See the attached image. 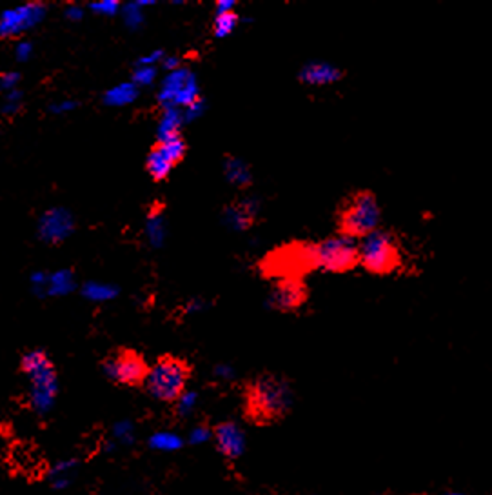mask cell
<instances>
[{
    "instance_id": "obj_1",
    "label": "cell",
    "mask_w": 492,
    "mask_h": 495,
    "mask_svg": "<svg viewBox=\"0 0 492 495\" xmlns=\"http://www.w3.org/2000/svg\"><path fill=\"white\" fill-rule=\"evenodd\" d=\"M291 406V386L272 373L258 375L242 390L244 417L254 426L278 425L289 415Z\"/></svg>"
},
{
    "instance_id": "obj_2",
    "label": "cell",
    "mask_w": 492,
    "mask_h": 495,
    "mask_svg": "<svg viewBox=\"0 0 492 495\" xmlns=\"http://www.w3.org/2000/svg\"><path fill=\"white\" fill-rule=\"evenodd\" d=\"M260 274L278 281H304L305 275L320 268L316 242L293 241L269 251L258 262Z\"/></svg>"
},
{
    "instance_id": "obj_3",
    "label": "cell",
    "mask_w": 492,
    "mask_h": 495,
    "mask_svg": "<svg viewBox=\"0 0 492 495\" xmlns=\"http://www.w3.org/2000/svg\"><path fill=\"white\" fill-rule=\"evenodd\" d=\"M20 368L28 377L31 410L38 415L49 414L58 395V377L51 359L44 349H31L24 354Z\"/></svg>"
},
{
    "instance_id": "obj_4",
    "label": "cell",
    "mask_w": 492,
    "mask_h": 495,
    "mask_svg": "<svg viewBox=\"0 0 492 495\" xmlns=\"http://www.w3.org/2000/svg\"><path fill=\"white\" fill-rule=\"evenodd\" d=\"M191 377L192 368L186 359L162 355L149 368L144 386L156 401L173 404L186 395Z\"/></svg>"
},
{
    "instance_id": "obj_5",
    "label": "cell",
    "mask_w": 492,
    "mask_h": 495,
    "mask_svg": "<svg viewBox=\"0 0 492 495\" xmlns=\"http://www.w3.org/2000/svg\"><path fill=\"white\" fill-rule=\"evenodd\" d=\"M380 206L372 191H356L347 198L340 207L336 219V230L347 239H363L378 230L380 224Z\"/></svg>"
},
{
    "instance_id": "obj_6",
    "label": "cell",
    "mask_w": 492,
    "mask_h": 495,
    "mask_svg": "<svg viewBox=\"0 0 492 495\" xmlns=\"http://www.w3.org/2000/svg\"><path fill=\"white\" fill-rule=\"evenodd\" d=\"M360 266L367 274L385 277L396 274L403 266V253L398 241L389 231L376 230L358 242Z\"/></svg>"
},
{
    "instance_id": "obj_7",
    "label": "cell",
    "mask_w": 492,
    "mask_h": 495,
    "mask_svg": "<svg viewBox=\"0 0 492 495\" xmlns=\"http://www.w3.org/2000/svg\"><path fill=\"white\" fill-rule=\"evenodd\" d=\"M149 364L138 352L129 348H120L104 361V372L117 384L138 388L146 384Z\"/></svg>"
},
{
    "instance_id": "obj_8",
    "label": "cell",
    "mask_w": 492,
    "mask_h": 495,
    "mask_svg": "<svg viewBox=\"0 0 492 495\" xmlns=\"http://www.w3.org/2000/svg\"><path fill=\"white\" fill-rule=\"evenodd\" d=\"M320 268L331 274H347L360 266V248L358 241L347 237H331L318 242Z\"/></svg>"
},
{
    "instance_id": "obj_9",
    "label": "cell",
    "mask_w": 492,
    "mask_h": 495,
    "mask_svg": "<svg viewBox=\"0 0 492 495\" xmlns=\"http://www.w3.org/2000/svg\"><path fill=\"white\" fill-rule=\"evenodd\" d=\"M158 100L164 104V108H189L195 102L200 100V91H198L197 79L189 70L169 71L160 88Z\"/></svg>"
},
{
    "instance_id": "obj_10",
    "label": "cell",
    "mask_w": 492,
    "mask_h": 495,
    "mask_svg": "<svg viewBox=\"0 0 492 495\" xmlns=\"http://www.w3.org/2000/svg\"><path fill=\"white\" fill-rule=\"evenodd\" d=\"M186 153H188V146L182 135L171 137L167 141H156L146 159V170L151 175V179L156 182L167 179L174 170V166L183 161Z\"/></svg>"
},
{
    "instance_id": "obj_11",
    "label": "cell",
    "mask_w": 492,
    "mask_h": 495,
    "mask_svg": "<svg viewBox=\"0 0 492 495\" xmlns=\"http://www.w3.org/2000/svg\"><path fill=\"white\" fill-rule=\"evenodd\" d=\"M47 8L40 2H29L0 13V38L19 37L35 29L46 19Z\"/></svg>"
},
{
    "instance_id": "obj_12",
    "label": "cell",
    "mask_w": 492,
    "mask_h": 495,
    "mask_svg": "<svg viewBox=\"0 0 492 495\" xmlns=\"http://www.w3.org/2000/svg\"><path fill=\"white\" fill-rule=\"evenodd\" d=\"M37 231L47 244H60L75 231V217L67 207H49L38 219Z\"/></svg>"
},
{
    "instance_id": "obj_13",
    "label": "cell",
    "mask_w": 492,
    "mask_h": 495,
    "mask_svg": "<svg viewBox=\"0 0 492 495\" xmlns=\"http://www.w3.org/2000/svg\"><path fill=\"white\" fill-rule=\"evenodd\" d=\"M309 301V288L304 281H278L271 292V306L284 313H295Z\"/></svg>"
},
{
    "instance_id": "obj_14",
    "label": "cell",
    "mask_w": 492,
    "mask_h": 495,
    "mask_svg": "<svg viewBox=\"0 0 492 495\" xmlns=\"http://www.w3.org/2000/svg\"><path fill=\"white\" fill-rule=\"evenodd\" d=\"M215 435L216 448L220 450L222 455L227 459H238L245 448L244 432L240 430L238 425L231 423V421H224L220 425H216L213 430Z\"/></svg>"
},
{
    "instance_id": "obj_15",
    "label": "cell",
    "mask_w": 492,
    "mask_h": 495,
    "mask_svg": "<svg viewBox=\"0 0 492 495\" xmlns=\"http://www.w3.org/2000/svg\"><path fill=\"white\" fill-rule=\"evenodd\" d=\"M342 77V70L329 62H311L300 71V81L307 86H331Z\"/></svg>"
},
{
    "instance_id": "obj_16",
    "label": "cell",
    "mask_w": 492,
    "mask_h": 495,
    "mask_svg": "<svg viewBox=\"0 0 492 495\" xmlns=\"http://www.w3.org/2000/svg\"><path fill=\"white\" fill-rule=\"evenodd\" d=\"M258 206L254 201H242V203L231 204L229 207H225L224 219L233 230L244 231L253 226V222L256 221Z\"/></svg>"
},
{
    "instance_id": "obj_17",
    "label": "cell",
    "mask_w": 492,
    "mask_h": 495,
    "mask_svg": "<svg viewBox=\"0 0 492 495\" xmlns=\"http://www.w3.org/2000/svg\"><path fill=\"white\" fill-rule=\"evenodd\" d=\"M75 288V274L71 269L62 268L49 274V277H47L46 295H49V297H64V295H69Z\"/></svg>"
},
{
    "instance_id": "obj_18",
    "label": "cell",
    "mask_w": 492,
    "mask_h": 495,
    "mask_svg": "<svg viewBox=\"0 0 492 495\" xmlns=\"http://www.w3.org/2000/svg\"><path fill=\"white\" fill-rule=\"evenodd\" d=\"M224 173L231 184L236 186V188L245 189L253 184V175H251L249 166L244 161L236 159V157H225Z\"/></svg>"
},
{
    "instance_id": "obj_19",
    "label": "cell",
    "mask_w": 492,
    "mask_h": 495,
    "mask_svg": "<svg viewBox=\"0 0 492 495\" xmlns=\"http://www.w3.org/2000/svg\"><path fill=\"white\" fill-rule=\"evenodd\" d=\"M136 97H138V88H136L133 82H122V84H117L113 86V88H109V90L104 93L102 100L106 106H111V108H122V106L135 102Z\"/></svg>"
},
{
    "instance_id": "obj_20",
    "label": "cell",
    "mask_w": 492,
    "mask_h": 495,
    "mask_svg": "<svg viewBox=\"0 0 492 495\" xmlns=\"http://www.w3.org/2000/svg\"><path fill=\"white\" fill-rule=\"evenodd\" d=\"M182 123H183L182 109L164 108L158 124V141H167V139L180 135Z\"/></svg>"
},
{
    "instance_id": "obj_21",
    "label": "cell",
    "mask_w": 492,
    "mask_h": 495,
    "mask_svg": "<svg viewBox=\"0 0 492 495\" xmlns=\"http://www.w3.org/2000/svg\"><path fill=\"white\" fill-rule=\"evenodd\" d=\"M82 295L91 302H108L118 295V288L109 283L90 281L82 286Z\"/></svg>"
},
{
    "instance_id": "obj_22",
    "label": "cell",
    "mask_w": 492,
    "mask_h": 495,
    "mask_svg": "<svg viewBox=\"0 0 492 495\" xmlns=\"http://www.w3.org/2000/svg\"><path fill=\"white\" fill-rule=\"evenodd\" d=\"M238 13L235 10L233 11H224V13H216L215 22H213V33L215 37L224 38L227 35H231L238 26Z\"/></svg>"
},
{
    "instance_id": "obj_23",
    "label": "cell",
    "mask_w": 492,
    "mask_h": 495,
    "mask_svg": "<svg viewBox=\"0 0 492 495\" xmlns=\"http://www.w3.org/2000/svg\"><path fill=\"white\" fill-rule=\"evenodd\" d=\"M146 6H153L151 2H133L124 8H120L124 17V24L129 29H138L144 24V8Z\"/></svg>"
},
{
    "instance_id": "obj_24",
    "label": "cell",
    "mask_w": 492,
    "mask_h": 495,
    "mask_svg": "<svg viewBox=\"0 0 492 495\" xmlns=\"http://www.w3.org/2000/svg\"><path fill=\"white\" fill-rule=\"evenodd\" d=\"M73 466H75V462L73 461L56 462L55 466L49 470V481H51L53 488H56V490H64V488L69 485V477H67V473H69V470Z\"/></svg>"
},
{
    "instance_id": "obj_25",
    "label": "cell",
    "mask_w": 492,
    "mask_h": 495,
    "mask_svg": "<svg viewBox=\"0 0 492 495\" xmlns=\"http://www.w3.org/2000/svg\"><path fill=\"white\" fill-rule=\"evenodd\" d=\"M24 104V93L20 90H13V91H8V93H4V102H2V106H0V111L4 115H8V117H11V115L19 113L20 108H22Z\"/></svg>"
},
{
    "instance_id": "obj_26",
    "label": "cell",
    "mask_w": 492,
    "mask_h": 495,
    "mask_svg": "<svg viewBox=\"0 0 492 495\" xmlns=\"http://www.w3.org/2000/svg\"><path fill=\"white\" fill-rule=\"evenodd\" d=\"M156 79V68L155 66H142V64H136L135 71H133V84L136 88L140 86H151L155 82Z\"/></svg>"
},
{
    "instance_id": "obj_27",
    "label": "cell",
    "mask_w": 492,
    "mask_h": 495,
    "mask_svg": "<svg viewBox=\"0 0 492 495\" xmlns=\"http://www.w3.org/2000/svg\"><path fill=\"white\" fill-rule=\"evenodd\" d=\"M147 233H149V241L155 246H160L162 242V237H164V221H162V215L156 213V215H151L149 217V224H147Z\"/></svg>"
},
{
    "instance_id": "obj_28",
    "label": "cell",
    "mask_w": 492,
    "mask_h": 495,
    "mask_svg": "<svg viewBox=\"0 0 492 495\" xmlns=\"http://www.w3.org/2000/svg\"><path fill=\"white\" fill-rule=\"evenodd\" d=\"M90 10L93 11L95 15H106V17H113L120 11V4L118 2H113V0H104V2H95V4H90Z\"/></svg>"
},
{
    "instance_id": "obj_29",
    "label": "cell",
    "mask_w": 492,
    "mask_h": 495,
    "mask_svg": "<svg viewBox=\"0 0 492 495\" xmlns=\"http://www.w3.org/2000/svg\"><path fill=\"white\" fill-rule=\"evenodd\" d=\"M47 277H49L47 272H33V274H31L29 281H31V288H33L35 293H38V295H46Z\"/></svg>"
},
{
    "instance_id": "obj_30",
    "label": "cell",
    "mask_w": 492,
    "mask_h": 495,
    "mask_svg": "<svg viewBox=\"0 0 492 495\" xmlns=\"http://www.w3.org/2000/svg\"><path fill=\"white\" fill-rule=\"evenodd\" d=\"M19 84H20V75L19 73H15V71H8V73H4V75L0 77V90L4 91V93L19 90Z\"/></svg>"
},
{
    "instance_id": "obj_31",
    "label": "cell",
    "mask_w": 492,
    "mask_h": 495,
    "mask_svg": "<svg viewBox=\"0 0 492 495\" xmlns=\"http://www.w3.org/2000/svg\"><path fill=\"white\" fill-rule=\"evenodd\" d=\"M31 55H33V44L29 42V40H20V42L15 46V57H17L19 62L29 61Z\"/></svg>"
},
{
    "instance_id": "obj_32",
    "label": "cell",
    "mask_w": 492,
    "mask_h": 495,
    "mask_svg": "<svg viewBox=\"0 0 492 495\" xmlns=\"http://www.w3.org/2000/svg\"><path fill=\"white\" fill-rule=\"evenodd\" d=\"M75 108V100H58V102H53L51 106H49V111H51L53 115H66L69 113V111H73Z\"/></svg>"
},
{
    "instance_id": "obj_33",
    "label": "cell",
    "mask_w": 492,
    "mask_h": 495,
    "mask_svg": "<svg viewBox=\"0 0 492 495\" xmlns=\"http://www.w3.org/2000/svg\"><path fill=\"white\" fill-rule=\"evenodd\" d=\"M64 15H66L67 20H73V22H76V20H80L82 17H84V10H82V8L76 4H69L66 10H64Z\"/></svg>"
},
{
    "instance_id": "obj_34",
    "label": "cell",
    "mask_w": 492,
    "mask_h": 495,
    "mask_svg": "<svg viewBox=\"0 0 492 495\" xmlns=\"http://www.w3.org/2000/svg\"><path fill=\"white\" fill-rule=\"evenodd\" d=\"M235 10V2H218L216 4V13H224V11Z\"/></svg>"
},
{
    "instance_id": "obj_35",
    "label": "cell",
    "mask_w": 492,
    "mask_h": 495,
    "mask_svg": "<svg viewBox=\"0 0 492 495\" xmlns=\"http://www.w3.org/2000/svg\"><path fill=\"white\" fill-rule=\"evenodd\" d=\"M413 495H427V494H413Z\"/></svg>"
}]
</instances>
